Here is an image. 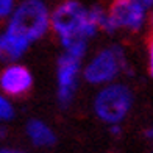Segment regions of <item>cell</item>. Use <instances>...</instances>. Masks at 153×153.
Returning <instances> with one entry per match:
<instances>
[{
    "label": "cell",
    "instance_id": "13",
    "mask_svg": "<svg viewBox=\"0 0 153 153\" xmlns=\"http://www.w3.org/2000/svg\"><path fill=\"white\" fill-rule=\"evenodd\" d=\"M108 131L113 137H120L122 136V123H114V125H108Z\"/></svg>",
    "mask_w": 153,
    "mask_h": 153
},
{
    "label": "cell",
    "instance_id": "3",
    "mask_svg": "<svg viewBox=\"0 0 153 153\" xmlns=\"http://www.w3.org/2000/svg\"><path fill=\"white\" fill-rule=\"evenodd\" d=\"M123 74H130V62L125 48L119 44L99 48L83 61L81 67V80L94 88L119 80Z\"/></svg>",
    "mask_w": 153,
    "mask_h": 153
},
{
    "label": "cell",
    "instance_id": "16",
    "mask_svg": "<svg viewBox=\"0 0 153 153\" xmlns=\"http://www.w3.org/2000/svg\"><path fill=\"white\" fill-rule=\"evenodd\" d=\"M136 2L141 3L147 11H152V10H153V0H136Z\"/></svg>",
    "mask_w": 153,
    "mask_h": 153
},
{
    "label": "cell",
    "instance_id": "8",
    "mask_svg": "<svg viewBox=\"0 0 153 153\" xmlns=\"http://www.w3.org/2000/svg\"><path fill=\"white\" fill-rule=\"evenodd\" d=\"M25 136L28 142L36 149H52L58 141L55 130L41 119H30L27 122Z\"/></svg>",
    "mask_w": 153,
    "mask_h": 153
},
{
    "label": "cell",
    "instance_id": "1",
    "mask_svg": "<svg viewBox=\"0 0 153 153\" xmlns=\"http://www.w3.org/2000/svg\"><path fill=\"white\" fill-rule=\"evenodd\" d=\"M106 6L85 5L81 0H59L50 10V31L64 53L85 59L91 41L102 33Z\"/></svg>",
    "mask_w": 153,
    "mask_h": 153
},
{
    "label": "cell",
    "instance_id": "12",
    "mask_svg": "<svg viewBox=\"0 0 153 153\" xmlns=\"http://www.w3.org/2000/svg\"><path fill=\"white\" fill-rule=\"evenodd\" d=\"M147 69H149V75L153 78V38L150 39L147 47Z\"/></svg>",
    "mask_w": 153,
    "mask_h": 153
},
{
    "label": "cell",
    "instance_id": "14",
    "mask_svg": "<svg viewBox=\"0 0 153 153\" xmlns=\"http://www.w3.org/2000/svg\"><path fill=\"white\" fill-rule=\"evenodd\" d=\"M8 137V128L5 127V123H0V144Z\"/></svg>",
    "mask_w": 153,
    "mask_h": 153
},
{
    "label": "cell",
    "instance_id": "15",
    "mask_svg": "<svg viewBox=\"0 0 153 153\" xmlns=\"http://www.w3.org/2000/svg\"><path fill=\"white\" fill-rule=\"evenodd\" d=\"M144 136H145V139H147V141L153 145V123L150 125V127L145 130V133H144Z\"/></svg>",
    "mask_w": 153,
    "mask_h": 153
},
{
    "label": "cell",
    "instance_id": "11",
    "mask_svg": "<svg viewBox=\"0 0 153 153\" xmlns=\"http://www.w3.org/2000/svg\"><path fill=\"white\" fill-rule=\"evenodd\" d=\"M17 0H0V22H5L6 17L11 14Z\"/></svg>",
    "mask_w": 153,
    "mask_h": 153
},
{
    "label": "cell",
    "instance_id": "6",
    "mask_svg": "<svg viewBox=\"0 0 153 153\" xmlns=\"http://www.w3.org/2000/svg\"><path fill=\"white\" fill-rule=\"evenodd\" d=\"M81 58L61 52L56 61L55 81H56V100L61 108H69L74 103L81 83Z\"/></svg>",
    "mask_w": 153,
    "mask_h": 153
},
{
    "label": "cell",
    "instance_id": "4",
    "mask_svg": "<svg viewBox=\"0 0 153 153\" xmlns=\"http://www.w3.org/2000/svg\"><path fill=\"white\" fill-rule=\"evenodd\" d=\"M133 89L127 83L119 80L100 86L92 99L94 116L106 127L114 123H123L133 111Z\"/></svg>",
    "mask_w": 153,
    "mask_h": 153
},
{
    "label": "cell",
    "instance_id": "10",
    "mask_svg": "<svg viewBox=\"0 0 153 153\" xmlns=\"http://www.w3.org/2000/svg\"><path fill=\"white\" fill-rule=\"evenodd\" d=\"M16 108L13 105L10 97L0 92V123H8L10 120L14 119Z\"/></svg>",
    "mask_w": 153,
    "mask_h": 153
},
{
    "label": "cell",
    "instance_id": "7",
    "mask_svg": "<svg viewBox=\"0 0 153 153\" xmlns=\"http://www.w3.org/2000/svg\"><path fill=\"white\" fill-rule=\"evenodd\" d=\"M34 85L31 71L19 61L6 62L0 72V92L10 99H20L27 95Z\"/></svg>",
    "mask_w": 153,
    "mask_h": 153
},
{
    "label": "cell",
    "instance_id": "9",
    "mask_svg": "<svg viewBox=\"0 0 153 153\" xmlns=\"http://www.w3.org/2000/svg\"><path fill=\"white\" fill-rule=\"evenodd\" d=\"M30 44L24 42L22 39L16 38L8 30L0 28V61L3 62H14L20 61L30 50Z\"/></svg>",
    "mask_w": 153,
    "mask_h": 153
},
{
    "label": "cell",
    "instance_id": "2",
    "mask_svg": "<svg viewBox=\"0 0 153 153\" xmlns=\"http://www.w3.org/2000/svg\"><path fill=\"white\" fill-rule=\"evenodd\" d=\"M50 6L45 0L16 2L5 20V28L27 44H36L50 33Z\"/></svg>",
    "mask_w": 153,
    "mask_h": 153
},
{
    "label": "cell",
    "instance_id": "5",
    "mask_svg": "<svg viewBox=\"0 0 153 153\" xmlns=\"http://www.w3.org/2000/svg\"><path fill=\"white\" fill-rule=\"evenodd\" d=\"M149 24V11L136 0H113L106 6L102 33H141Z\"/></svg>",
    "mask_w": 153,
    "mask_h": 153
},
{
    "label": "cell",
    "instance_id": "17",
    "mask_svg": "<svg viewBox=\"0 0 153 153\" xmlns=\"http://www.w3.org/2000/svg\"><path fill=\"white\" fill-rule=\"evenodd\" d=\"M147 27H150L152 31H153V10L149 11V24H147Z\"/></svg>",
    "mask_w": 153,
    "mask_h": 153
}]
</instances>
